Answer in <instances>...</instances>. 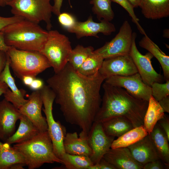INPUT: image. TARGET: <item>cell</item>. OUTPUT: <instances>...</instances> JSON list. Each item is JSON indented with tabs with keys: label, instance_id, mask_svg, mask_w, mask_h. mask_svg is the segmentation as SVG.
Returning a JSON list of instances; mask_svg holds the SVG:
<instances>
[{
	"label": "cell",
	"instance_id": "cell-15",
	"mask_svg": "<svg viewBox=\"0 0 169 169\" xmlns=\"http://www.w3.org/2000/svg\"><path fill=\"white\" fill-rule=\"evenodd\" d=\"M100 21V23L94 22L90 15L85 21H77L74 26L67 31L74 33L78 39L88 36L99 38L97 34L99 33L108 35L115 31V26L110 22L104 19Z\"/></svg>",
	"mask_w": 169,
	"mask_h": 169
},
{
	"label": "cell",
	"instance_id": "cell-36",
	"mask_svg": "<svg viewBox=\"0 0 169 169\" xmlns=\"http://www.w3.org/2000/svg\"><path fill=\"white\" fill-rule=\"evenodd\" d=\"M24 19L22 17L15 15L8 17L0 16V31L7 26Z\"/></svg>",
	"mask_w": 169,
	"mask_h": 169
},
{
	"label": "cell",
	"instance_id": "cell-24",
	"mask_svg": "<svg viewBox=\"0 0 169 169\" xmlns=\"http://www.w3.org/2000/svg\"><path fill=\"white\" fill-rule=\"evenodd\" d=\"M140 47L151 53L158 60L162 67L164 79L169 80V56L161 51L146 34L139 42Z\"/></svg>",
	"mask_w": 169,
	"mask_h": 169
},
{
	"label": "cell",
	"instance_id": "cell-10",
	"mask_svg": "<svg viewBox=\"0 0 169 169\" xmlns=\"http://www.w3.org/2000/svg\"><path fill=\"white\" fill-rule=\"evenodd\" d=\"M136 33H132L129 55L135 64L138 72L144 82L151 87L155 82L161 83L164 79L163 76L155 71L151 64V59L153 56L149 52L143 55L139 51L136 43Z\"/></svg>",
	"mask_w": 169,
	"mask_h": 169
},
{
	"label": "cell",
	"instance_id": "cell-30",
	"mask_svg": "<svg viewBox=\"0 0 169 169\" xmlns=\"http://www.w3.org/2000/svg\"><path fill=\"white\" fill-rule=\"evenodd\" d=\"M110 0H91L90 4L93 6L92 10L99 20L104 19L110 22L115 16L112 9Z\"/></svg>",
	"mask_w": 169,
	"mask_h": 169
},
{
	"label": "cell",
	"instance_id": "cell-5",
	"mask_svg": "<svg viewBox=\"0 0 169 169\" xmlns=\"http://www.w3.org/2000/svg\"><path fill=\"white\" fill-rule=\"evenodd\" d=\"M7 53L15 75L21 80L25 75L35 77L51 67L47 59L40 52L17 49L10 47Z\"/></svg>",
	"mask_w": 169,
	"mask_h": 169
},
{
	"label": "cell",
	"instance_id": "cell-26",
	"mask_svg": "<svg viewBox=\"0 0 169 169\" xmlns=\"http://www.w3.org/2000/svg\"><path fill=\"white\" fill-rule=\"evenodd\" d=\"M101 123L105 133L115 137L120 136L134 128L130 121L121 116L113 117Z\"/></svg>",
	"mask_w": 169,
	"mask_h": 169
},
{
	"label": "cell",
	"instance_id": "cell-1",
	"mask_svg": "<svg viewBox=\"0 0 169 169\" xmlns=\"http://www.w3.org/2000/svg\"><path fill=\"white\" fill-rule=\"evenodd\" d=\"M105 80L99 72L92 76H84L68 62L47 80L66 121L81 129L80 137L87 138L101 105L100 91Z\"/></svg>",
	"mask_w": 169,
	"mask_h": 169
},
{
	"label": "cell",
	"instance_id": "cell-16",
	"mask_svg": "<svg viewBox=\"0 0 169 169\" xmlns=\"http://www.w3.org/2000/svg\"><path fill=\"white\" fill-rule=\"evenodd\" d=\"M21 115L18 109L5 99L0 101V140L5 142L15 132Z\"/></svg>",
	"mask_w": 169,
	"mask_h": 169
},
{
	"label": "cell",
	"instance_id": "cell-8",
	"mask_svg": "<svg viewBox=\"0 0 169 169\" xmlns=\"http://www.w3.org/2000/svg\"><path fill=\"white\" fill-rule=\"evenodd\" d=\"M40 91L44 107L42 110L46 116L47 131L52 142L54 152L56 156L62 161L65 153L63 141L66 133L64 127L59 121H56L53 117V105L55 95L48 85H44Z\"/></svg>",
	"mask_w": 169,
	"mask_h": 169
},
{
	"label": "cell",
	"instance_id": "cell-45",
	"mask_svg": "<svg viewBox=\"0 0 169 169\" xmlns=\"http://www.w3.org/2000/svg\"><path fill=\"white\" fill-rule=\"evenodd\" d=\"M35 78L31 75H25L22 78L21 80L24 84L29 87Z\"/></svg>",
	"mask_w": 169,
	"mask_h": 169
},
{
	"label": "cell",
	"instance_id": "cell-11",
	"mask_svg": "<svg viewBox=\"0 0 169 169\" xmlns=\"http://www.w3.org/2000/svg\"><path fill=\"white\" fill-rule=\"evenodd\" d=\"M105 82L112 85L125 89L138 98L148 101L152 95L150 86L145 83L137 72L128 76H114L105 80Z\"/></svg>",
	"mask_w": 169,
	"mask_h": 169
},
{
	"label": "cell",
	"instance_id": "cell-20",
	"mask_svg": "<svg viewBox=\"0 0 169 169\" xmlns=\"http://www.w3.org/2000/svg\"><path fill=\"white\" fill-rule=\"evenodd\" d=\"M63 145L65 153L69 154L90 157L92 153L87 138L79 137L76 132L66 133L64 139Z\"/></svg>",
	"mask_w": 169,
	"mask_h": 169
},
{
	"label": "cell",
	"instance_id": "cell-43",
	"mask_svg": "<svg viewBox=\"0 0 169 169\" xmlns=\"http://www.w3.org/2000/svg\"><path fill=\"white\" fill-rule=\"evenodd\" d=\"M164 112L169 113V95L158 101Z\"/></svg>",
	"mask_w": 169,
	"mask_h": 169
},
{
	"label": "cell",
	"instance_id": "cell-44",
	"mask_svg": "<svg viewBox=\"0 0 169 169\" xmlns=\"http://www.w3.org/2000/svg\"><path fill=\"white\" fill-rule=\"evenodd\" d=\"M9 47L6 44L4 40L3 32L2 31H0V50L7 52Z\"/></svg>",
	"mask_w": 169,
	"mask_h": 169
},
{
	"label": "cell",
	"instance_id": "cell-22",
	"mask_svg": "<svg viewBox=\"0 0 169 169\" xmlns=\"http://www.w3.org/2000/svg\"><path fill=\"white\" fill-rule=\"evenodd\" d=\"M19 120L20 122L18 130L5 142L10 145L20 143L32 138L40 132L25 115L21 114Z\"/></svg>",
	"mask_w": 169,
	"mask_h": 169
},
{
	"label": "cell",
	"instance_id": "cell-46",
	"mask_svg": "<svg viewBox=\"0 0 169 169\" xmlns=\"http://www.w3.org/2000/svg\"><path fill=\"white\" fill-rule=\"evenodd\" d=\"M9 89L8 86L4 82L0 80V96L4 94Z\"/></svg>",
	"mask_w": 169,
	"mask_h": 169
},
{
	"label": "cell",
	"instance_id": "cell-47",
	"mask_svg": "<svg viewBox=\"0 0 169 169\" xmlns=\"http://www.w3.org/2000/svg\"><path fill=\"white\" fill-rule=\"evenodd\" d=\"M134 8L139 6L141 0H128Z\"/></svg>",
	"mask_w": 169,
	"mask_h": 169
},
{
	"label": "cell",
	"instance_id": "cell-25",
	"mask_svg": "<svg viewBox=\"0 0 169 169\" xmlns=\"http://www.w3.org/2000/svg\"><path fill=\"white\" fill-rule=\"evenodd\" d=\"M17 163L24 164L26 166L22 154L8 143L0 142V169H10Z\"/></svg>",
	"mask_w": 169,
	"mask_h": 169
},
{
	"label": "cell",
	"instance_id": "cell-18",
	"mask_svg": "<svg viewBox=\"0 0 169 169\" xmlns=\"http://www.w3.org/2000/svg\"><path fill=\"white\" fill-rule=\"evenodd\" d=\"M10 67V61L8 55L5 66L0 74V80L4 82L9 88L3 94L4 99L19 109L28 100L24 98L26 91L23 90L19 89L17 86L11 73Z\"/></svg>",
	"mask_w": 169,
	"mask_h": 169
},
{
	"label": "cell",
	"instance_id": "cell-28",
	"mask_svg": "<svg viewBox=\"0 0 169 169\" xmlns=\"http://www.w3.org/2000/svg\"><path fill=\"white\" fill-rule=\"evenodd\" d=\"M148 134L143 125L134 128L114 140L111 148L128 147Z\"/></svg>",
	"mask_w": 169,
	"mask_h": 169
},
{
	"label": "cell",
	"instance_id": "cell-6",
	"mask_svg": "<svg viewBox=\"0 0 169 169\" xmlns=\"http://www.w3.org/2000/svg\"><path fill=\"white\" fill-rule=\"evenodd\" d=\"M51 0H11L7 5L11 7V12L13 15L22 17L38 24L42 21L44 22L47 29L49 31L52 28Z\"/></svg>",
	"mask_w": 169,
	"mask_h": 169
},
{
	"label": "cell",
	"instance_id": "cell-31",
	"mask_svg": "<svg viewBox=\"0 0 169 169\" xmlns=\"http://www.w3.org/2000/svg\"><path fill=\"white\" fill-rule=\"evenodd\" d=\"M62 164L67 169H89L93 164L88 156L74 155L65 153L62 159Z\"/></svg>",
	"mask_w": 169,
	"mask_h": 169
},
{
	"label": "cell",
	"instance_id": "cell-17",
	"mask_svg": "<svg viewBox=\"0 0 169 169\" xmlns=\"http://www.w3.org/2000/svg\"><path fill=\"white\" fill-rule=\"evenodd\" d=\"M103 158L116 169H143V166L135 160L128 147L110 148Z\"/></svg>",
	"mask_w": 169,
	"mask_h": 169
},
{
	"label": "cell",
	"instance_id": "cell-21",
	"mask_svg": "<svg viewBox=\"0 0 169 169\" xmlns=\"http://www.w3.org/2000/svg\"><path fill=\"white\" fill-rule=\"evenodd\" d=\"M146 18L159 19L169 16V0H141L139 6Z\"/></svg>",
	"mask_w": 169,
	"mask_h": 169
},
{
	"label": "cell",
	"instance_id": "cell-9",
	"mask_svg": "<svg viewBox=\"0 0 169 169\" xmlns=\"http://www.w3.org/2000/svg\"><path fill=\"white\" fill-rule=\"evenodd\" d=\"M132 32L128 21L125 20L118 33L109 42H106L94 52L104 59L119 56L129 55L132 40Z\"/></svg>",
	"mask_w": 169,
	"mask_h": 169
},
{
	"label": "cell",
	"instance_id": "cell-32",
	"mask_svg": "<svg viewBox=\"0 0 169 169\" xmlns=\"http://www.w3.org/2000/svg\"><path fill=\"white\" fill-rule=\"evenodd\" d=\"M94 50V48L92 46L84 47L78 45L72 49L69 58L68 63L74 69L78 70Z\"/></svg>",
	"mask_w": 169,
	"mask_h": 169
},
{
	"label": "cell",
	"instance_id": "cell-49",
	"mask_svg": "<svg viewBox=\"0 0 169 169\" xmlns=\"http://www.w3.org/2000/svg\"><path fill=\"white\" fill-rule=\"evenodd\" d=\"M169 33L168 29H166L164 30L163 32V36L167 38L169 37V33Z\"/></svg>",
	"mask_w": 169,
	"mask_h": 169
},
{
	"label": "cell",
	"instance_id": "cell-39",
	"mask_svg": "<svg viewBox=\"0 0 169 169\" xmlns=\"http://www.w3.org/2000/svg\"><path fill=\"white\" fill-rule=\"evenodd\" d=\"M169 140V119L165 115L157 123Z\"/></svg>",
	"mask_w": 169,
	"mask_h": 169
},
{
	"label": "cell",
	"instance_id": "cell-42",
	"mask_svg": "<svg viewBox=\"0 0 169 169\" xmlns=\"http://www.w3.org/2000/svg\"><path fill=\"white\" fill-rule=\"evenodd\" d=\"M54 4L53 6L52 12L58 16L61 13L60 10L63 0H54Z\"/></svg>",
	"mask_w": 169,
	"mask_h": 169
},
{
	"label": "cell",
	"instance_id": "cell-3",
	"mask_svg": "<svg viewBox=\"0 0 169 169\" xmlns=\"http://www.w3.org/2000/svg\"><path fill=\"white\" fill-rule=\"evenodd\" d=\"M1 31L8 46L20 50L39 52L48 35V31L38 24L25 19L7 26Z\"/></svg>",
	"mask_w": 169,
	"mask_h": 169
},
{
	"label": "cell",
	"instance_id": "cell-37",
	"mask_svg": "<svg viewBox=\"0 0 169 169\" xmlns=\"http://www.w3.org/2000/svg\"><path fill=\"white\" fill-rule=\"evenodd\" d=\"M168 168L160 160L158 159L149 162L143 166V169H164Z\"/></svg>",
	"mask_w": 169,
	"mask_h": 169
},
{
	"label": "cell",
	"instance_id": "cell-29",
	"mask_svg": "<svg viewBox=\"0 0 169 169\" xmlns=\"http://www.w3.org/2000/svg\"><path fill=\"white\" fill-rule=\"evenodd\" d=\"M104 60L100 56L93 51L77 70L84 76H92L99 72Z\"/></svg>",
	"mask_w": 169,
	"mask_h": 169
},
{
	"label": "cell",
	"instance_id": "cell-4",
	"mask_svg": "<svg viewBox=\"0 0 169 169\" xmlns=\"http://www.w3.org/2000/svg\"><path fill=\"white\" fill-rule=\"evenodd\" d=\"M13 147L23 156L29 169L39 168L46 163L62 164L55 155L51 138L48 131L39 132L32 138L16 144Z\"/></svg>",
	"mask_w": 169,
	"mask_h": 169
},
{
	"label": "cell",
	"instance_id": "cell-27",
	"mask_svg": "<svg viewBox=\"0 0 169 169\" xmlns=\"http://www.w3.org/2000/svg\"><path fill=\"white\" fill-rule=\"evenodd\" d=\"M164 113L158 102L151 95L143 119V125L148 134L152 131L158 121L164 116Z\"/></svg>",
	"mask_w": 169,
	"mask_h": 169
},
{
	"label": "cell",
	"instance_id": "cell-23",
	"mask_svg": "<svg viewBox=\"0 0 169 169\" xmlns=\"http://www.w3.org/2000/svg\"><path fill=\"white\" fill-rule=\"evenodd\" d=\"M149 134L160 159L169 167V140L165 133L157 123L152 131Z\"/></svg>",
	"mask_w": 169,
	"mask_h": 169
},
{
	"label": "cell",
	"instance_id": "cell-12",
	"mask_svg": "<svg viewBox=\"0 0 169 169\" xmlns=\"http://www.w3.org/2000/svg\"><path fill=\"white\" fill-rule=\"evenodd\" d=\"M115 137L107 135L102 123L94 121L88 133L87 140L92 151L90 158L93 165L97 163L111 148Z\"/></svg>",
	"mask_w": 169,
	"mask_h": 169
},
{
	"label": "cell",
	"instance_id": "cell-14",
	"mask_svg": "<svg viewBox=\"0 0 169 169\" xmlns=\"http://www.w3.org/2000/svg\"><path fill=\"white\" fill-rule=\"evenodd\" d=\"M28 100L18 109L20 112L29 119L40 132L47 131L46 119L42 114L43 101L40 90L33 91L28 95Z\"/></svg>",
	"mask_w": 169,
	"mask_h": 169
},
{
	"label": "cell",
	"instance_id": "cell-35",
	"mask_svg": "<svg viewBox=\"0 0 169 169\" xmlns=\"http://www.w3.org/2000/svg\"><path fill=\"white\" fill-rule=\"evenodd\" d=\"M58 16L59 24L67 31L73 27L77 21L74 15L67 12L61 13Z\"/></svg>",
	"mask_w": 169,
	"mask_h": 169
},
{
	"label": "cell",
	"instance_id": "cell-13",
	"mask_svg": "<svg viewBox=\"0 0 169 169\" xmlns=\"http://www.w3.org/2000/svg\"><path fill=\"white\" fill-rule=\"evenodd\" d=\"M99 72L105 80L114 76L131 75L138 70L131 57L127 55L104 59Z\"/></svg>",
	"mask_w": 169,
	"mask_h": 169
},
{
	"label": "cell",
	"instance_id": "cell-41",
	"mask_svg": "<svg viewBox=\"0 0 169 169\" xmlns=\"http://www.w3.org/2000/svg\"><path fill=\"white\" fill-rule=\"evenodd\" d=\"M7 57L8 55L7 52L0 50V74L5 67Z\"/></svg>",
	"mask_w": 169,
	"mask_h": 169
},
{
	"label": "cell",
	"instance_id": "cell-2",
	"mask_svg": "<svg viewBox=\"0 0 169 169\" xmlns=\"http://www.w3.org/2000/svg\"><path fill=\"white\" fill-rule=\"evenodd\" d=\"M104 95L94 121L102 123L116 116L124 117L134 127L143 125L148 101L133 96L125 89L105 82L103 84Z\"/></svg>",
	"mask_w": 169,
	"mask_h": 169
},
{
	"label": "cell",
	"instance_id": "cell-7",
	"mask_svg": "<svg viewBox=\"0 0 169 169\" xmlns=\"http://www.w3.org/2000/svg\"><path fill=\"white\" fill-rule=\"evenodd\" d=\"M72 49L67 36L57 30H50L48 31L47 40L40 52L47 59L54 73H57L68 62Z\"/></svg>",
	"mask_w": 169,
	"mask_h": 169
},
{
	"label": "cell",
	"instance_id": "cell-48",
	"mask_svg": "<svg viewBox=\"0 0 169 169\" xmlns=\"http://www.w3.org/2000/svg\"><path fill=\"white\" fill-rule=\"evenodd\" d=\"M11 0H0V6L4 7L6 5L9 1Z\"/></svg>",
	"mask_w": 169,
	"mask_h": 169
},
{
	"label": "cell",
	"instance_id": "cell-34",
	"mask_svg": "<svg viewBox=\"0 0 169 169\" xmlns=\"http://www.w3.org/2000/svg\"><path fill=\"white\" fill-rule=\"evenodd\" d=\"M110 1L111 2L118 3L125 9L131 18L132 22L136 24L138 29L140 32L144 35L146 34L144 30L139 23V19L135 14L134 10V8L128 0H110Z\"/></svg>",
	"mask_w": 169,
	"mask_h": 169
},
{
	"label": "cell",
	"instance_id": "cell-19",
	"mask_svg": "<svg viewBox=\"0 0 169 169\" xmlns=\"http://www.w3.org/2000/svg\"><path fill=\"white\" fill-rule=\"evenodd\" d=\"M128 147L135 160L143 166L149 162L160 159L149 134Z\"/></svg>",
	"mask_w": 169,
	"mask_h": 169
},
{
	"label": "cell",
	"instance_id": "cell-40",
	"mask_svg": "<svg viewBox=\"0 0 169 169\" xmlns=\"http://www.w3.org/2000/svg\"><path fill=\"white\" fill-rule=\"evenodd\" d=\"M44 85L42 79L36 77L29 87L34 91L42 89Z\"/></svg>",
	"mask_w": 169,
	"mask_h": 169
},
{
	"label": "cell",
	"instance_id": "cell-38",
	"mask_svg": "<svg viewBox=\"0 0 169 169\" xmlns=\"http://www.w3.org/2000/svg\"><path fill=\"white\" fill-rule=\"evenodd\" d=\"M89 169H116V168L103 157L97 163L93 165Z\"/></svg>",
	"mask_w": 169,
	"mask_h": 169
},
{
	"label": "cell",
	"instance_id": "cell-33",
	"mask_svg": "<svg viewBox=\"0 0 169 169\" xmlns=\"http://www.w3.org/2000/svg\"><path fill=\"white\" fill-rule=\"evenodd\" d=\"M151 87V95L158 101L169 95V80L165 83L155 82Z\"/></svg>",
	"mask_w": 169,
	"mask_h": 169
}]
</instances>
